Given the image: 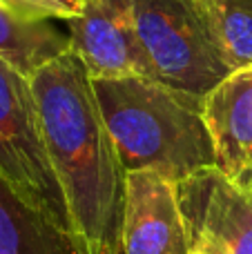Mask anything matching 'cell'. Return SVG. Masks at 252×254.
I'll list each match as a JSON object with an SVG mask.
<instances>
[{"label": "cell", "instance_id": "6da1fadb", "mask_svg": "<svg viewBox=\"0 0 252 254\" xmlns=\"http://www.w3.org/2000/svg\"><path fill=\"white\" fill-rule=\"evenodd\" d=\"M29 80L71 228L94 254H123L127 172L101 114L92 76L69 49Z\"/></svg>", "mask_w": 252, "mask_h": 254}, {"label": "cell", "instance_id": "7a4b0ae2", "mask_svg": "<svg viewBox=\"0 0 252 254\" xmlns=\"http://www.w3.org/2000/svg\"><path fill=\"white\" fill-rule=\"evenodd\" d=\"M92 83L125 172L152 170L179 185L214 167L203 96L145 76Z\"/></svg>", "mask_w": 252, "mask_h": 254}, {"label": "cell", "instance_id": "3957f363", "mask_svg": "<svg viewBox=\"0 0 252 254\" xmlns=\"http://www.w3.org/2000/svg\"><path fill=\"white\" fill-rule=\"evenodd\" d=\"M150 78L205 96L232 74L210 0H134Z\"/></svg>", "mask_w": 252, "mask_h": 254}, {"label": "cell", "instance_id": "277c9868", "mask_svg": "<svg viewBox=\"0 0 252 254\" xmlns=\"http://www.w3.org/2000/svg\"><path fill=\"white\" fill-rule=\"evenodd\" d=\"M0 179L7 188L63 230L69 210L45 143L31 80L0 58Z\"/></svg>", "mask_w": 252, "mask_h": 254}, {"label": "cell", "instance_id": "5b68a950", "mask_svg": "<svg viewBox=\"0 0 252 254\" xmlns=\"http://www.w3.org/2000/svg\"><path fill=\"white\" fill-rule=\"evenodd\" d=\"M65 22L71 52L92 80L152 76L138 36L134 0H83L80 11Z\"/></svg>", "mask_w": 252, "mask_h": 254}, {"label": "cell", "instance_id": "8992f818", "mask_svg": "<svg viewBox=\"0 0 252 254\" xmlns=\"http://www.w3.org/2000/svg\"><path fill=\"white\" fill-rule=\"evenodd\" d=\"M123 254H190L192 237L179 201V185L152 170L127 172Z\"/></svg>", "mask_w": 252, "mask_h": 254}, {"label": "cell", "instance_id": "52a82bcc", "mask_svg": "<svg viewBox=\"0 0 252 254\" xmlns=\"http://www.w3.org/2000/svg\"><path fill=\"white\" fill-rule=\"evenodd\" d=\"M190 234L210 237L223 254H252V192L210 167L179 183Z\"/></svg>", "mask_w": 252, "mask_h": 254}, {"label": "cell", "instance_id": "ba28073f", "mask_svg": "<svg viewBox=\"0 0 252 254\" xmlns=\"http://www.w3.org/2000/svg\"><path fill=\"white\" fill-rule=\"evenodd\" d=\"M214 167L228 179L252 172V67L235 69L203 96Z\"/></svg>", "mask_w": 252, "mask_h": 254}, {"label": "cell", "instance_id": "9c48e42d", "mask_svg": "<svg viewBox=\"0 0 252 254\" xmlns=\"http://www.w3.org/2000/svg\"><path fill=\"white\" fill-rule=\"evenodd\" d=\"M0 254H94L83 237L22 203L0 179Z\"/></svg>", "mask_w": 252, "mask_h": 254}, {"label": "cell", "instance_id": "30bf717a", "mask_svg": "<svg viewBox=\"0 0 252 254\" xmlns=\"http://www.w3.org/2000/svg\"><path fill=\"white\" fill-rule=\"evenodd\" d=\"M71 49L69 38L49 20H34L0 4V58L31 78L40 67Z\"/></svg>", "mask_w": 252, "mask_h": 254}, {"label": "cell", "instance_id": "8fae6325", "mask_svg": "<svg viewBox=\"0 0 252 254\" xmlns=\"http://www.w3.org/2000/svg\"><path fill=\"white\" fill-rule=\"evenodd\" d=\"M232 69L252 67V0H210Z\"/></svg>", "mask_w": 252, "mask_h": 254}, {"label": "cell", "instance_id": "7c38bea8", "mask_svg": "<svg viewBox=\"0 0 252 254\" xmlns=\"http://www.w3.org/2000/svg\"><path fill=\"white\" fill-rule=\"evenodd\" d=\"M0 4L34 20H69L80 11L83 0H0Z\"/></svg>", "mask_w": 252, "mask_h": 254}, {"label": "cell", "instance_id": "4fadbf2b", "mask_svg": "<svg viewBox=\"0 0 252 254\" xmlns=\"http://www.w3.org/2000/svg\"><path fill=\"white\" fill-rule=\"evenodd\" d=\"M192 237V252L190 254H223L221 246L212 241L210 237H201V234H190Z\"/></svg>", "mask_w": 252, "mask_h": 254}, {"label": "cell", "instance_id": "5bb4252c", "mask_svg": "<svg viewBox=\"0 0 252 254\" xmlns=\"http://www.w3.org/2000/svg\"><path fill=\"white\" fill-rule=\"evenodd\" d=\"M232 181H237L239 185H244V188H248L252 192V172H246V174H241L239 179H232Z\"/></svg>", "mask_w": 252, "mask_h": 254}]
</instances>
